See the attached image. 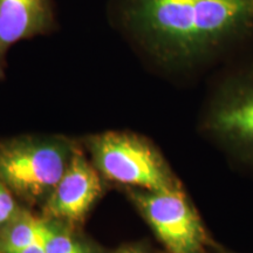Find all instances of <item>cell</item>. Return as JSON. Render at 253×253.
<instances>
[{
  "instance_id": "7c38bea8",
  "label": "cell",
  "mask_w": 253,
  "mask_h": 253,
  "mask_svg": "<svg viewBox=\"0 0 253 253\" xmlns=\"http://www.w3.org/2000/svg\"><path fill=\"white\" fill-rule=\"evenodd\" d=\"M112 253H149V251L141 244H128L121 246Z\"/></svg>"
},
{
  "instance_id": "9c48e42d",
  "label": "cell",
  "mask_w": 253,
  "mask_h": 253,
  "mask_svg": "<svg viewBox=\"0 0 253 253\" xmlns=\"http://www.w3.org/2000/svg\"><path fill=\"white\" fill-rule=\"evenodd\" d=\"M46 221V253H96L93 245L75 235L71 224L55 219Z\"/></svg>"
},
{
  "instance_id": "5b68a950",
  "label": "cell",
  "mask_w": 253,
  "mask_h": 253,
  "mask_svg": "<svg viewBox=\"0 0 253 253\" xmlns=\"http://www.w3.org/2000/svg\"><path fill=\"white\" fill-rule=\"evenodd\" d=\"M203 126L225 149L253 160V75L230 82L218 91Z\"/></svg>"
},
{
  "instance_id": "52a82bcc",
  "label": "cell",
  "mask_w": 253,
  "mask_h": 253,
  "mask_svg": "<svg viewBox=\"0 0 253 253\" xmlns=\"http://www.w3.org/2000/svg\"><path fill=\"white\" fill-rule=\"evenodd\" d=\"M58 26L54 0H0V80L6 74L8 50L15 43L49 36Z\"/></svg>"
},
{
  "instance_id": "8fae6325",
  "label": "cell",
  "mask_w": 253,
  "mask_h": 253,
  "mask_svg": "<svg viewBox=\"0 0 253 253\" xmlns=\"http://www.w3.org/2000/svg\"><path fill=\"white\" fill-rule=\"evenodd\" d=\"M45 243H46V236L43 239H41V240H39V242H37V243H34V244L27 246V248L21 249V250H19V251L11 252V253H46Z\"/></svg>"
},
{
  "instance_id": "ba28073f",
  "label": "cell",
  "mask_w": 253,
  "mask_h": 253,
  "mask_svg": "<svg viewBox=\"0 0 253 253\" xmlns=\"http://www.w3.org/2000/svg\"><path fill=\"white\" fill-rule=\"evenodd\" d=\"M47 231L45 218L21 209L11 220L0 227V253H11L43 239Z\"/></svg>"
},
{
  "instance_id": "8992f818",
  "label": "cell",
  "mask_w": 253,
  "mask_h": 253,
  "mask_svg": "<svg viewBox=\"0 0 253 253\" xmlns=\"http://www.w3.org/2000/svg\"><path fill=\"white\" fill-rule=\"evenodd\" d=\"M102 190V176L77 148L67 169L43 204V218L61 220L71 225L80 223Z\"/></svg>"
},
{
  "instance_id": "6da1fadb",
  "label": "cell",
  "mask_w": 253,
  "mask_h": 253,
  "mask_svg": "<svg viewBox=\"0 0 253 253\" xmlns=\"http://www.w3.org/2000/svg\"><path fill=\"white\" fill-rule=\"evenodd\" d=\"M126 31L158 62H198L253 28V0H120Z\"/></svg>"
},
{
  "instance_id": "277c9868",
  "label": "cell",
  "mask_w": 253,
  "mask_h": 253,
  "mask_svg": "<svg viewBox=\"0 0 253 253\" xmlns=\"http://www.w3.org/2000/svg\"><path fill=\"white\" fill-rule=\"evenodd\" d=\"M130 198L169 253H204L208 233L182 188L132 189Z\"/></svg>"
},
{
  "instance_id": "3957f363",
  "label": "cell",
  "mask_w": 253,
  "mask_h": 253,
  "mask_svg": "<svg viewBox=\"0 0 253 253\" xmlns=\"http://www.w3.org/2000/svg\"><path fill=\"white\" fill-rule=\"evenodd\" d=\"M91 163L107 181L147 191L182 188L171 168L149 141L125 131L90 136Z\"/></svg>"
},
{
  "instance_id": "30bf717a",
  "label": "cell",
  "mask_w": 253,
  "mask_h": 253,
  "mask_svg": "<svg viewBox=\"0 0 253 253\" xmlns=\"http://www.w3.org/2000/svg\"><path fill=\"white\" fill-rule=\"evenodd\" d=\"M21 209L17 198L0 179V227L11 220Z\"/></svg>"
},
{
  "instance_id": "7a4b0ae2",
  "label": "cell",
  "mask_w": 253,
  "mask_h": 253,
  "mask_svg": "<svg viewBox=\"0 0 253 253\" xmlns=\"http://www.w3.org/2000/svg\"><path fill=\"white\" fill-rule=\"evenodd\" d=\"M75 147L55 136L0 142V179L18 201L43 205L67 169Z\"/></svg>"
}]
</instances>
